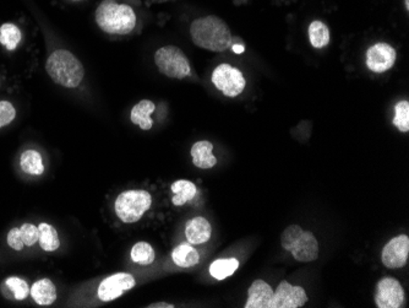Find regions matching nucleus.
<instances>
[{"instance_id":"1a4fd4ad","label":"nucleus","mask_w":409,"mask_h":308,"mask_svg":"<svg viewBox=\"0 0 409 308\" xmlns=\"http://www.w3.org/2000/svg\"><path fill=\"white\" fill-rule=\"evenodd\" d=\"M409 258V237L399 234L389 241L381 252V262L386 268L397 269L404 267Z\"/></svg>"},{"instance_id":"f3484780","label":"nucleus","mask_w":409,"mask_h":308,"mask_svg":"<svg viewBox=\"0 0 409 308\" xmlns=\"http://www.w3.org/2000/svg\"><path fill=\"white\" fill-rule=\"evenodd\" d=\"M31 296L41 306H50L57 300V288L50 279L36 281L30 290Z\"/></svg>"},{"instance_id":"ddd939ff","label":"nucleus","mask_w":409,"mask_h":308,"mask_svg":"<svg viewBox=\"0 0 409 308\" xmlns=\"http://www.w3.org/2000/svg\"><path fill=\"white\" fill-rule=\"evenodd\" d=\"M275 291L264 280H255L247 290L245 308H270Z\"/></svg>"},{"instance_id":"4be33fe9","label":"nucleus","mask_w":409,"mask_h":308,"mask_svg":"<svg viewBox=\"0 0 409 308\" xmlns=\"http://www.w3.org/2000/svg\"><path fill=\"white\" fill-rule=\"evenodd\" d=\"M22 34L21 30L11 22L0 26V45L4 46L8 50H15L20 45Z\"/></svg>"},{"instance_id":"f03ea898","label":"nucleus","mask_w":409,"mask_h":308,"mask_svg":"<svg viewBox=\"0 0 409 308\" xmlns=\"http://www.w3.org/2000/svg\"><path fill=\"white\" fill-rule=\"evenodd\" d=\"M96 22L109 35H128L136 26V15L131 6L104 0L96 10Z\"/></svg>"},{"instance_id":"aec40b11","label":"nucleus","mask_w":409,"mask_h":308,"mask_svg":"<svg viewBox=\"0 0 409 308\" xmlns=\"http://www.w3.org/2000/svg\"><path fill=\"white\" fill-rule=\"evenodd\" d=\"M309 41L314 48L321 50L330 43V30L322 21L315 20L309 25Z\"/></svg>"},{"instance_id":"20e7f679","label":"nucleus","mask_w":409,"mask_h":308,"mask_svg":"<svg viewBox=\"0 0 409 308\" xmlns=\"http://www.w3.org/2000/svg\"><path fill=\"white\" fill-rule=\"evenodd\" d=\"M152 205V197L148 190L130 189L115 199V214L125 224L138 223Z\"/></svg>"},{"instance_id":"7c9ffc66","label":"nucleus","mask_w":409,"mask_h":308,"mask_svg":"<svg viewBox=\"0 0 409 308\" xmlns=\"http://www.w3.org/2000/svg\"><path fill=\"white\" fill-rule=\"evenodd\" d=\"M8 244H9V247L15 249V251H22L24 249L25 244H24L22 239H21L20 227H14V229H11L9 231Z\"/></svg>"},{"instance_id":"bb28decb","label":"nucleus","mask_w":409,"mask_h":308,"mask_svg":"<svg viewBox=\"0 0 409 308\" xmlns=\"http://www.w3.org/2000/svg\"><path fill=\"white\" fill-rule=\"evenodd\" d=\"M304 230L301 229L299 225H291L288 226L281 234V244L283 248L291 252V249L293 248V246L296 244L298 239L301 237Z\"/></svg>"},{"instance_id":"dca6fc26","label":"nucleus","mask_w":409,"mask_h":308,"mask_svg":"<svg viewBox=\"0 0 409 308\" xmlns=\"http://www.w3.org/2000/svg\"><path fill=\"white\" fill-rule=\"evenodd\" d=\"M156 110V105L150 99H143L134 106L130 120L134 125H138L143 130H150L152 128L153 120L151 115Z\"/></svg>"},{"instance_id":"a878e982","label":"nucleus","mask_w":409,"mask_h":308,"mask_svg":"<svg viewBox=\"0 0 409 308\" xmlns=\"http://www.w3.org/2000/svg\"><path fill=\"white\" fill-rule=\"evenodd\" d=\"M394 127L402 132V133H408L409 132V102L407 99L399 101L394 106V117L392 120Z\"/></svg>"},{"instance_id":"a211bd4d","label":"nucleus","mask_w":409,"mask_h":308,"mask_svg":"<svg viewBox=\"0 0 409 308\" xmlns=\"http://www.w3.org/2000/svg\"><path fill=\"white\" fill-rule=\"evenodd\" d=\"M171 189L174 193L172 203L175 206H182L184 204H187V202H190V200L195 198L197 194L196 184L192 183V182L187 181V179L175 181L172 184Z\"/></svg>"},{"instance_id":"c85d7f7f","label":"nucleus","mask_w":409,"mask_h":308,"mask_svg":"<svg viewBox=\"0 0 409 308\" xmlns=\"http://www.w3.org/2000/svg\"><path fill=\"white\" fill-rule=\"evenodd\" d=\"M21 239L27 247H31L38 242L40 239V231L38 226L32 224H24L20 227Z\"/></svg>"},{"instance_id":"9d476101","label":"nucleus","mask_w":409,"mask_h":308,"mask_svg":"<svg viewBox=\"0 0 409 308\" xmlns=\"http://www.w3.org/2000/svg\"><path fill=\"white\" fill-rule=\"evenodd\" d=\"M308 295L301 286H296L283 280L273 293L270 308H301L308 302Z\"/></svg>"},{"instance_id":"6e6552de","label":"nucleus","mask_w":409,"mask_h":308,"mask_svg":"<svg viewBox=\"0 0 409 308\" xmlns=\"http://www.w3.org/2000/svg\"><path fill=\"white\" fill-rule=\"evenodd\" d=\"M136 285V281L131 274L118 273L104 279L99 284L97 295L101 301L110 302L120 298L125 291L131 290Z\"/></svg>"},{"instance_id":"f8f14e48","label":"nucleus","mask_w":409,"mask_h":308,"mask_svg":"<svg viewBox=\"0 0 409 308\" xmlns=\"http://www.w3.org/2000/svg\"><path fill=\"white\" fill-rule=\"evenodd\" d=\"M293 258L301 263L314 262L319 257V242L310 231H303L301 237L291 249Z\"/></svg>"},{"instance_id":"7ed1b4c3","label":"nucleus","mask_w":409,"mask_h":308,"mask_svg":"<svg viewBox=\"0 0 409 308\" xmlns=\"http://www.w3.org/2000/svg\"><path fill=\"white\" fill-rule=\"evenodd\" d=\"M45 70L55 84L68 89L78 88L84 79V66L69 50L53 52L47 59Z\"/></svg>"},{"instance_id":"423d86ee","label":"nucleus","mask_w":409,"mask_h":308,"mask_svg":"<svg viewBox=\"0 0 409 308\" xmlns=\"http://www.w3.org/2000/svg\"><path fill=\"white\" fill-rule=\"evenodd\" d=\"M211 80L216 89L227 97H237L247 86V80L242 71L227 63L220 64L213 70Z\"/></svg>"},{"instance_id":"2eb2a0df","label":"nucleus","mask_w":409,"mask_h":308,"mask_svg":"<svg viewBox=\"0 0 409 308\" xmlns=\"http://www.w3.org/2000/svg\"><path fill=\"white\" fill-rule=\"evenodd\" d=\"M213 145L208 140H201L192 145V164L196 166L197 169H213V166L217 164L216 156L213 154Z\"/></svg>"},{"instance_id":"2f4dec72","label":"nucleus","mask_w":409,"mask_h":308,"mask_svg":"<svg viewBox=\"0 0 409 308\" xmlns=\"http://www.w3.org/2000/svg\"><path fill=\"white\" fill-rule=\"evenodd\" d=\"M148 308H173L174 307V304L172 303H167V302H156V303H151L150 306H148Z\"/></svg>"},{"instance_id":"0eeeda50","label":"nucleus","mask_w":409,"mask_h":308,"mask_svg":"<svg viewBox=\"0 0 409 308\" xmlns=\"http://www.w3.org/2000/svg\"><path fill=\"white\" fill-rule=\"evenodd\" d=\"M375 304L379 308H399L404 303V288L397 279L386 276L376 284Z\"/></svg>"},{"instance_id":"412c9836","label":"nucleus","mask_w":409,"mask_h":308,"mask_svg":"<svg viewBox=\"0 0 409 308\" xmlns=\"http://www.w3.org/2000/svg\"><path fill=\"white\" fill-rule=\"evenodd\" d=\"M21 169L27 174L41 176L45 172L42 156L36 150H26L20 158Z\"/></svg>"},{"instance_id":"f257e3e1","label":"nucleus","mask_w":409,"mask_h":308,"mask_svg":"<svg viewBox=\"0 0 409 308\" xmlns=\"http://www.w3.org/2000/svg\"><path fill=\"white\" fill-rule=\"evenodd\" d=\"M190 36L195 45L211 52H223L232 47V32L218 16H203L192 21Z\"/></svg>"},{"instance_id":"473e14b6","label":"nucleus","mask_w":409,"mask_h":308,"mask_svg":"<svg viewBox=\"0 0 409 308\" xmlns=\"http://www.w3.org/2000/svg\"><path fill=\"white\" fill-rule=\"evenodd\" d=\"M233 52L234 53H238V55H241L244 52V46L243 45H234L233 46Z\"/></svg>"},{"instance_id":"9b49d317","label":"nucleus","mask_w":409,"mask_h":308,"mask_svg":"<svg viewBox=\"0 0 409 308\" xmlns=\"http://www.w3.org/2000/svg\"><path fill=\"white\" fill-rule=\"evenodd\" d=\"M396 50L385 42H378L366 50V66L374 73H385L394 68L396 63Z\"/></svg>"},{"instance_id":"5701e85b","label":"nucleus","mask_w":409,"mask_h":308,"mask_svg":"<svg viewBox=\"0 0 409 308\" xmlns=\"http://www.w3.org/2000/svg\"><path fill=\"white\" fill-rule=\"evenodd\" d=\"M238 268H239L238 259H217L210 265V274L216 280H224L236 273Z\"/></svg>"},{"instance_id":"cd10ccee","label":"nucleus","mask_w":409,"mask_h":308,"mask_svg":"<svg viewBox=\"0 0 409 308\" xmlns=\"http://www.w3.org/2000/svg\"><path fill=\"white\" fill-rule=\"evenodd\" d=\"M6 285L9 290L14 293V298L16 300H25L30 295V288L25 280L16 276L6 279Z\"/></svg>"},{"instance_id":"4468645a","label":"nucleus","mask_w":409,"mask_h":308,"mask_svg":"<svg viewBox=\"0 0 409 308\" xmlns=\"http://www.w3.org/2000/svg\"><path fill=\"white\" fill-rule=\"evenodd\" d=\"M213 227L208 219L202 216L192 218L185 225V236L190 244H206L211 239Z\"/></svg>"},{"instance_id":"393cba45","label":"nucleus","mask_w":409,"mask_h":308,"mask_svg":"<svg viewBox=\"0 0 409 308\" xmlns=\"http://www.w3.org/2000/svg\"><path fill=\"white\" fill-rule=\"evenodd\" d=\"M130 257H131L134 263L150 265L155 262L156 253H155L151 244H148V242H138V244H134Z\"/></svg>"},{"instance_id":"72a5a7b5","label":"nucleus","mask_w":409,"mask_h":308,"mask_svg":"<svg viewBox=\"0 0 409 308\" xmlns=\"http://www.w3.org/2000/svg\"><path fill=\"white\" fill-rule=\"evenodd\" d=\"M406 8H407V10L409 9V0H406Z\"/></svg>"},{"instance_id":"b1692460","label":"nucleus","mask_w":409,"mask_h":308,"mask_svg":"<svg viewBox=\"0 0 409 308\" xmlns=\"http://www.w3.org/2000/svg\"><path fill=\"white\" fill-rule=\"evenodd\" d=\"M38 231H40V244L41 247L45 252H55L60 247L59 234L57 232V230L50 224L42 223L38 226Z\"/></svg>"},{"instance_id":"6ab92c4d","label":"nucleus","mask_w":409,"mask_h":308,"mask_svg":"<svg viewBox=\"0 0 409 308\" xmlns=\"http://www.w3.org/2000/svg\"><path fill=\"white\" fill-rule=\"evenodd\" d=\"M172 259L180 268H192L200 262V255L192 244H182L173 249Z\"/></svg>"},{"instance_id":"c756f323","label":"nucleus","mask_w":409,"mask_h":308,"mask_svg":"<svg viewBox=\"0 0 409 308\" xmlns=\"http://www.w3.org/2000/svg\"><path fill=\"white\" fill-rule=\"evenodd\" d=\"M15 107L9 101H0V128L10 125L15 120Z\"/></svg>"},{"instance_id":"39448f33","label":"nucleus","mask_w":409,"mask_h":308,"mask_svg":"<svg viewBox=\"0 0 409 308\" xmlns=\"http://www.w3.org/2000/svg\"><path fill=\"white\" fill-rule=\"evenodd\" d=\"M155 63L159 73L172 79H185L192 70L187 55L175 46H166L156 50Z\"/></svg>"}]
</instances>
